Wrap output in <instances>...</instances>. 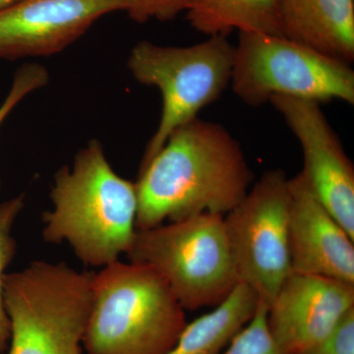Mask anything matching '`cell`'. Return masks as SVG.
Segmentation results:
<instances>
[{
	"instance_id": "obj_1",
	"label": "cell",
	"mask_w": 354,
	"mask_h": 354,
	"mask_svg": "<svg viewBox=\"0 0 354 354\" xmlns=\"http://www.w3.org/2000/svg\"><path fill=\"white\" fill-rule=\"evenodd\" d=\"M253 172L227 128L199 118L176 128L141 165L137 230L202 215L225 216L246 196Z\"/></svg>"
},
{
	"instance_id": "obj_2",
	"label": "cell",
	"mask_w": 354,
	"mask_h": 354,
	"mask_svg": "<svg viewBox=\"0 0 354 354\" xmlns=\"http://www.w3.org/2000/svg\"><path fill=\"white\" fill-rule=\"evenodd\" d=\"M50 200L53 209L43 216L44 241L66 242L92 267L129 252L137 232L136 186L114 171L100 141L88 142L72 167L55 174Z\"/></svg>"
},
{
	"instance_id": "obj_3",
	"label": "cell",
	"mask_w": 354,
	"mask_h": 354,
	"mask_svg": "<svg viewBox=\"0 0 354 354\" xmlns=\"http://www.w3.org/2000/svg\"><path fill=\"white\" fill-rule=\"evenodd\" d=\"M183 306L150 266L120 260L93 274L87 354H165L185 327Z\"/></svg>"
},
{
	"instance_id": "obj_4",
	"label": "cell",
	"mask_w": 354,
	"mask_h": 354,
	"mask_svg": "<svg viewBox=\"0 0 354 354\" xmlns=\"http://www.w3.org/2000/svg\"><path fill=\"white\" fill-rule=\"evenodd\" d=\"M94 272L34 261L4 274L11 335L6 354H82Z\"/></svg>"
},
{
	"instance_id": "obj_5",
	"label": "cell",
	"mask_w": 354,
	"mask_h": 354,
	"mask_svg": "<svg viewBox=\"0 0 354 354\" xmlns=\"http://www.w3.org/2000/svg\"><path fill=\"white\" fill-rule=\"evenodd\" d=\"M223 216L202 214L137 230L127 257L157 271L184 310L216 306L239 283Z\"/></svg>"
},
{
	"instance_id": "obj_6",
	"label": "cell",
	"mask_w": 354,
	"mask_h": 354,
	"mask_svg": "<svg viewBox=\"0 0 354 354\" xmlns=\"http://www.w3.org/2000/svg\"><path fill=\"white\" fill-rule=\"evenodd\" d=\"M234 62V46L223 36L188 46L143 41L132 48L128 69L139 83L158 88L162 97L160 122L141 165L160 151L176 128L220 99L230 85Z\"/></svg>"
},
{
	"instance_id": "obj_7",
	"label": "cell",
	"mask_w": 354,
	"mask_h": 354,
	"mask_svg": "<svg viewBox=\"0 0 354 354\" xmlns=\"http://www.w3.org/2000/svg\"><path fill=\"white\" fill-rule=\"evenodd\" d=\"M230 86L250 106L274 95L354 104L351 64L283 36L239 32Z\"/></svg>"
},
{
	"instance_id": "obj_8",
	"label": "cell",
	"mask_w": 354,
	"mask_h": 354,
	"mask_svg": "<svg viewBox=\"0 0 354 354\" xmlns=\"http://www.w3.org/2000/svg\"><path fill=\"white\" fill-rule=\"evenodd\" d=\"M288 179L281 169L264 172L223 216L239 283L267 305L292 272Z\"/></svg>"
},
{
	"instance_id": "obj_9",
	"label": "cell",
	"mask_w": 354,
	"mask_h": 354,
	"mask_svg": "<svg viewBox=\"0 0 354 354\" xmlns=\"http://www.w3.org/2000/svg\"><path fill=\"white\" fill-rule=\"evenodd\" d=\"M269 102L301 147V172L310 188L354 239V167L321 104L286 95H274Z\"/></svg>"
},
{
	"instance_id": "obj_10",
	"label": "cell",
	"mask_w": 354,
	"mask_h": 354,
	"mask_svg": "<svg viewBox=\"0 0 354 354\" xmlns=\"http://www.w3.org/2000/svg\"><path fill=\"white\" fill-rule=\"evenodd\" d=\"M131 0H18L0 10V59L50 57Z\"/></svg>"
},
{
	"instance_id": "obj_11",
	"label": "cell",
	"mask_w": 354,
	"mask_h": 354,
	"mask_svg": "<svg viewBox=\"0 0 354 354\" xmlns=\"http://www.w3.org/2000/svg\"><path fill=\"white\" fill-rule=\"evenodd\" d=\"M354 309V285L291 272L268 305V326L286 354H297L332 332Z\"/></svg>"
},
{
	"instance_id": "obj_12",
	"label": "cell",
	"mask_w": 354,
	"mask_h": 354,
	"mask_svg": "<svg viewBox=\"0 0 354 354\" xmlns=\"http://www.w3.org/2000/svg\"><path fill=\"white\" fill-rule=\"evenodd\" d=\"M288 185L292 272L354 285V239L319 201L301 171Z\"/></svg>"
},
{
	"instance_id": "obj_13",
	"label": "cell",
	"mask_w": 354,
	"mask_h": 354,
	"mask_svg": "<svg viewBox=\"0 0 354 354\" xmlns=\"http://www.w3.org/2000/svg\"><path fill=\"white\" fill-rule=\"evenodd\" d=\"M283 37L354 60V0H279Z\"/></svg>"
},
{
	"instance_id": "obj_14",
	"label": "cell",
	"mask_w": 354,
	"mask_h": 354,
	"mask_svg": "<svg viewBox=\"0 0 354 354\" xmlns=\"http://www.w3.org/2000/svg\"><path fill=\"white\" fill-rule=\"evenodd\" d=\"M258 302L255 292L239 283L212 311L186 324L176 344L165 354H221L252 319Z\"/></svg>"
},
{
	"instance_id": "obj_15",
	"label": "cell",
	"mask_w": 354,
	"mask_h": 354,
	"mask_svg": "<svg viewBox=\"0 0 354 354\" xmlns=\"http://www.w3.org/2000/svg\"><path fill=\"white\" fill-rule=\"evenodd\" d=\"M189 24L208 37L230 32L283 36L279 0H191Z\"/></svg>"
},
{
	"instance_id": "obj_16",
	"label": "cell",
	"mask_w": 354,
	"mask_h": 354,
	"mask_svg": "<svg viewBox=\"0 0 354 354\" xmlns=\"http://www.w3.org/2000/svg\"><path fill=\"white\" fill-rule=\"evenodd\" d=\"M25 206L23 195L0 204V354H6L10 342V319L4 302L3 278L7 267L16 254L15 239L12 230L14 223Z\"/></svg>"
},
{
	"instance_id": "obj_17",
	"label": "cell",
	"mask_w": 354,
	"mask_h": 354,
	"mask_svg": "<svg viewBox=\"0 0 354 354\" xmlns=\"http://www.w3.org/2000/svg\"><path fill=\"white\" fill-rule=\"evenodd\" d=\"M267 314L268 305L259 300L252 319L234 335L223 354H286L270 332Z\"/></svg>"
},
{
	"instance_id": "obj_18",
	"label": "cell",
	"mask_w": 354,
	"mask_h": 354,
	"mask_svg": "<svg viewBox=\"0 0 354 354\" xmlns=\"http://www.w3.org/2000/svg\"><path fill=\"white\" fill-rule=\"evenodd\" d=\"M48 72L39 64H26L14 76L8 95L0 106V127L14 109L27 95L44 87L48 82ZM1 186V181H0Z\"/></svg>"
},
{
	"instance_id": "obj_19",
	"label": "cell",
	"mask_w": 354,
	"mask_h": 354,
	"mask_svg": "<svg viewBox=\"0 0 354 354\" xmlns=\"http://www.w3.org/2000/svg\"><path fill=\"white\" fill-rule=\"evenodd\" d=\"M297 354H354V309L327 337Z\"/></svg>"
},
{
	"instance_id": "obj_20",
	"label": "cell",
	"mask_w": 354,
	"mask_h": 354,
	"mask_svg": "<svg viewBox=\"0 0 354 354\" xmlns=\"http://www.w3.org/2000/svg\"><path fill=\"white\" fill-rule=\"evenodd\" d=\"M132 6L127 14L137 23L151 19L171 21L179 14L186 12L191 0H131Z\"/></svg>"
},
{
	"instance_id": "obj_21",
	"label": "cell",
	"mask_w": 354,
	"mask_h": 354,
	"mask_svg": "<svg viewBox=\"0 0 354 354\" xmlns=\"http://www.w3.org/2000/svg\"><path fill=\"white\" fill-rule=\"evenodd\" d=\"M18 1V0H0V10L6 8V6H10L14 2Z\"/></svg>"
}]
</instances>
